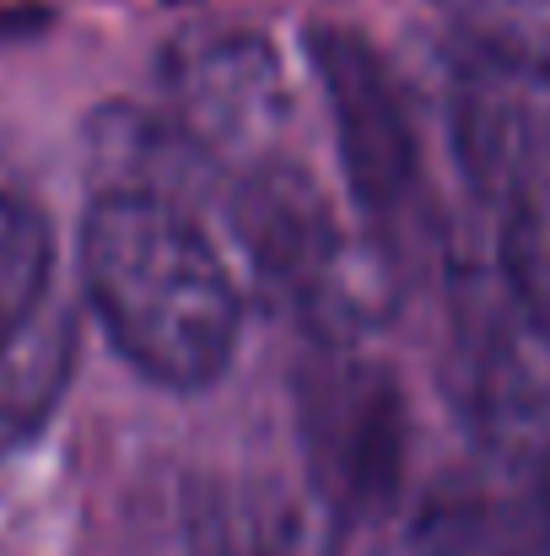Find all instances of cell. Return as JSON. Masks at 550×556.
<instances>
[{
	"mask_svg": "<svg viewBox=\"0 0 550 556\" xmlns=\"http://www.w3.org/2000/svg\"><path fill=\"white\" fill-rule=\"evenodd\" d=\"M81 287L114 352L163 389H205L238 352V281L179 205L98 194L81 222Z\"/></svg>",
	"mask_w": 550,
	"mask_h": 556,
	"instance_id": "1",
	"label": "cell"
},
{
	"mask_svg": "<svg viewBox=\"0 0 550 556\" xmlns=\"http://www.w3.org/2000/svg\"><path fill=\"white\" fill-rule=\"evenodd\" d=\"M227 222L259 292L297 314L314 346H362L394 319L405 265L378 238H351L319 179L292 157L276 152L243 168Z\"/></svg>",
	"mask_w": 550,
	"mask_h": 556,
	"instance_id": "2",
	"label": "cell"
},
{
	"mask_svg": "<svg viewBox=\"0 0 550 556\" xmlns=\"http://www.w3.org/2000/svg\"><path fill=\"white\" fill-rule=\"evenodd\" d=\"M297 448L314 503L335 525H378L410 476V400L357 346H314L292 383Z\"/></svg>",
	"mask_w": 550,
	"mask_h": 556,
	"instance_id": "3",
	"label": "cell"
},
{
	"mask_svg": "<svg viewBox=\"0 0 550 556\" xmlns=\"http://www.w3.org/2000/svg\"><path fill=\"white\" fill-rule=\"evenodd\" d=\"M308 65H314L330 119H335L351 200L372 222V238L405 265V254L415 249V227H426V216H421L426 174H421V147H415V119H410L405 87L388 71V60L372 49V38H362L357 27H341V22L308 27Z\"/></svg>",
	"mask_w": 550,
	"mask_h": 556,
	"instance_id": "4",
	"label": "cell"
},
{
	"mask_svg": "<svg viewBox=\"0 0 550 556\" xmlns=\"http://www.w3.org/2000/svg\"><path fill=\"white\" fill-rule=\"evenodd\" d=\"M163 87H168V119L216 168L243 174L276 157V136L292 119V87L281 54L259 33L216 27L168 43Z\"/></svg>",
	"mask_w": 550,
	"mask_h": 556,
	"instance_id": "5",
	"label": "cell"
},
{
	"mask_svg": "<svg viewBox=\"0 0 550 556\" xmlns=\"http://www.w3.org/2000/svg\"><path fill=\"white\" fill-rule=\"evenodd\" d=\"M448 363L459 405L486 427H524L550 405V325L491 260L453 270Z\"/></svg>",
	"mask_w": 550,
	"mask_h": 556,
	"instance_id": "6",
	"label": "cell"
},
{
	"mask_svg": "<svg viewBox=\"0 0 550 556\" xmlns=\"http://www.w3.org/2000/svg\"><path fill=\"white\" fill-rule=\"evenodd\" d=\"M519 81L529 76L491 65L459 81L453 92V147H459L464 179L497 216L540 194L550 174V114H540L519 92Z\"/></svg>",
	"mask_w": 550,
	"mask_h": 556,
	"instance_id": "7",
	"label": "cell"
},
{
	"mask_svg": "<svg viewBox=\"0 0 550 556\" xmlns=\"http://www.w3.org/2000/svg\"><path fill=\"white\" fill-rule=\"evenodd\" d=\"M87 174L98 179V194H136L189 211L205 200L216 163L183 136L168 114H146L136 103H108L87 119L81 136Z\"/></svg>",
	"mask_w": 550,
	"mask_h": 556,
	"instance_id": "8",
	"label": "cell"
},
{
	"mask_svg": "<svg viewBox=\"0 0 550 556\" xmlns=\"http://www.w3.org/2000/svg\"><path fill=\"white\" fill-rule=\"evenodd\" d=\"M76 372V319L65 303H43L0 341V454L33 443L60 410Z\"/></svg>",
	"mask_w": 550,
	"mask_h": 556,
	"instance_id": "9",
	"label": "cell"
},
{
	"mask_svg": "<svg viewBox=\"0 0 550 556\" xmlns=\"http://www.w3.org/2000/svg\"><path fill=\"white\" fill-rule=\"evenodd\" d=\"M303 514L270 481H200L189 497L194 556H303Z\"/></svg>",
	"mask_w": 550,
	"mask_h": 556,
	"instance_id": "10",
	"label": "cell"
},
{
	"mask_svg": "<svg viewBox=\"0 0 550 556\" xmlns=\"http://www.w3.org/2000/svg\"><path fill=\"white\" fill-rule=\"evenodd\" d=\"M443 22L513 76L550 81V0H432Z\"/></svg>",
	"mask_w": 550,
	"mask_h": 556,
	"instance_id": "11",
	"label": "cell"
},
{
	"mask_svg": "<svg viewBox=\"0 0 550 556\" xmlns=\"http://www.w3.org/2000/svg\"><path fill=\"white\" fill-rule=\"evenodd\" d=\"M54 276V232L38 205L22 194H0V341L27 325L49 303Z\"/></svg>",
	"mask_w": 550,
	"mask_h": 556,
	"instance_id": "12",
	"label": "cell"
},
{
	"mask_svg": "<svg viewBox=\"0 0 550 556\" xmlns=\"http://www.w3.org/2000/svg\"><path fill=\"white\" fill-rule=\"evenodd\" d=\"M497 265L519 298L550 325V189L497 216Z\"/></svg>",
	"mask_w": 550,
	"mask_h": 556,
	"instance_id": "13",
	"label": "cell"
},
{
	"mask_svg": "<svg viewBox=\"0 0 550 556\" xmlns=\"http://www.w3.org/2000/svg\"><path fill=\"white\" fill-rule=\"evenodd\" d=\"M33 27H43V11H27V5H0V38H16V33H33Z\"/></svg>",
	"mask_w": 550,
	"mask_h": 556,
	"instance_id": "14",
	"label": "cell"
}]
</instances>
